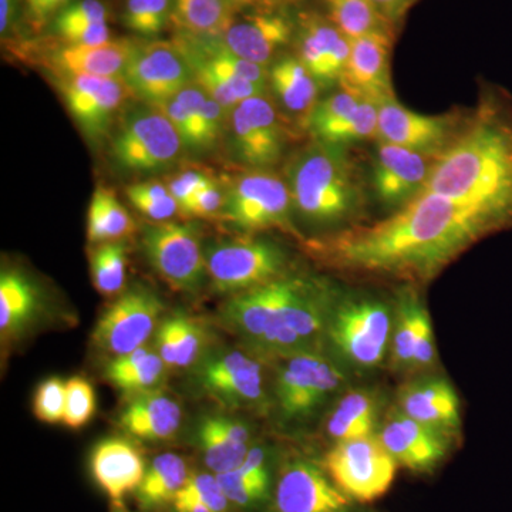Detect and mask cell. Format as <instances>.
I'll return each instance as SVG.
<instances>
[{"mask_svg":"<svg viewBox=\"0 0 512 512\" xmlns=\"http://www.w3.org/2000/svg\"><path fill=\"white\" fill-rule=\"evenodd\" d=\"M501 228L480 208L421 192L384 220L312 239L306 249L340 271L429 281L478 239Z\"/></svg>","mask_w":512,"mask_h":512,"instance_id":"1","label":"cell"},{"mask_svg":"<svg viewBox=\"0 0 512 512\" xmlns=\"http://www.w3.org/2000/svg\"><path fill=\"white\" fill-rule=\"evenodd\" d=\"M512 224V111L487 101L437 160L426 190Z\"/></svg>","mask_w":512,"mask_h":512,"instance_id":"2","label":"cell"},{"mask_svg":"<svg viewBox=\"0 0 512 512\" xmlns=\"http://www.w3.org/2000/svg\"><path fill=\"white\" fill-rule=\"evenodd\" d=\"M343 146L316 140L288 165L293 208L315 224L348 220L362 205V188Z\"/></svg>","mask_w":512,"mask_h":512,"instance_id":"3","label":"cell"},{"mask_svg":"<svg viewBox=\"0 0 512 512\" xmlns=\"http://www.w3.org/2000/svg\"><path fill=\"white\" fill-rule=\"evenodd\" d=\"M291 124L266 94L242 101L229 114L228 147L232 160L251 170L274 167L291 143Z\"/></svg>","mask_w":512,"mask_h":512,"instance_id":"4","label":"cell"},{"mask_svg":"<svg viewBox=\"0 0 512 512\" xmlns=\"http://www.w3.org/2000/svg\"><path fill=\"white\" fill-rule=\"evenodd\" d=\"M221 218L244 232L284 229L298 234L292 224V195L281 175L251 170L232 178L227 185Z\"/></svg>","mask_w":512,"mask_h":512,"instance_id":"5","label":"cell"},{"mask_svg":"<svg viewBox=\"0 0 512 512\" xmlns=\"http://www.w3.org/2000/svg\"><path fill=\"white\" fill-rule=\"evenodd\" d=\"M184 143L173 123L157 107L127 114L111 144L114 161L130 173L153 174L173 167Z\"/></svg>","mask_w":512,"mask_h":512,"instance_id":"6","label":"cell"},{"mask_svg":"<svg viewBox=\"0 0 512 512\" xmlns=\"http://www.w3.org/2000/svg\"><path fill=\"white\" fill-rule=\"evenodd\" d=\"M204 254L212 288L232 296L281 278L288 266L281 247L258 239L217 242Z\"/></svg>","mask_w":512,"mask_h":512,"instance_id":"7","label":"cell"},{"mask_svg":"<svg viewBox=\"0 0 512 512\" xmlns=\"http://www.w3.org/2000/svg\"><path fill=\"white\" fill-rule=\"evenodd\" d=\"M397 461L379 437L340 441L329 451L325 468L350 500L372 503L392 487Z\"/></svg>","mask_w":512,"mask_h":512,"instance_id":"8","label":"cell"},{"mask_svg":"<svg viewBox=\"0 0 512 512\" xmlns=\"http://www.w3.org/2000/svg\"><path fill=\"white\" fill-rule=\"evenodd\" d=\"M148 264L175 291L197 293L208 276L200 234L192 224L157 222L141 238Z\"/></svg>","mask_w":512,"mask_h":512,"instance_id":"9","label":"cell"},{"mask_svg":"<svg viewBox=\"0 0 512 512\" xmlns=\"http://www.w3.org/2000/svg\"><path fill=\"white\" fill-rule=\"evenodd\" d=\"M330 340L340 355L359 367L379 366L392 335V313L384 303L362 299L340 305L330 313Z\"/></svg>","mask_w":512,"mask_h":512,"instance_id":"10","label":"cell"},{"mask_svg":"<svg viewBox=\"0 0 512 512\" xmlns=\"http://www.w3.org/2000/svg\"><path fill=\"white\" fill-rule=\"evenodd\" d=\"M468 120L460 113L440 116L416 113L390 96L379 101L377 138L383 143L441 157L463 133Z\"/></svg>","mask_w":512,"mask_h":512,"instance_id":"11","label":"cell"},{"mask_svg":"<svg viewBox=\"0 0 512 512\" xmlns=\"http://www.w3.org/2000/svg\"><path fill=\"white\" fill-rule=\"evenodd\" d=\"M343 373L332 360L319 353H292L276 379V400L289 420L312 416L323 402L339 389Z\"/></svg>","mask_w":512,"mask_h":512,"instance_id":"12","label":"cell"},{"mask_svg":"<svg viewBox=\"0 0 512 512\" xmlns=\"http://www.w3.org/2000/svg\"><path fill=\"white\" fill-rule=\"evenodd\" d=\"M164 303L146 286H136L111 303L93 330L96 348L123 356L144 348L157 328Z\"/></svg>","mask_w":512,"mask_h":512,"instance_id":"13","label":"cell"},{"mask_svg":"<svg viewBox=\"0 0 512 512\" xmlns=\"http://www.w3.org/2000/svg\"><path fill=\"white\" fill-rule=\"evenodd\" d=\"M123 79L133 96L157 107L192 83L194 74L175 42H153L137 47Z\"/></svg>","mask_w":512,"mask_h":512,"instance_id":"14","label":"cell"},{"mask_svg":"<svg viewBox=\"0 0 512 512\" xmlns=\"http://www.w3.org/2000/svg\"><path fill=\"white\" fill-rule=\"evenodd\" d=\"M298 284V276H281L268 284L232 296L222 318L235 332L258 348L266 338L286 325V308Z\"/></svg>","mask_w":512,"mask_h":512,"instance_id":"15","label":"cell"},{"mask_svg":"<svg viewBox=\"0 0 512 512\" xmlns=\"http://www.w3.org/2000/svg\"><path fill=\"white\" fill-rule=\"evenodd\" d=\"M64 103L84 134L99 140L109 131L128 97L123 77L62 76Z\"/></svg>","mask_w":512,"mask_h":512,"instance_id":"16","label":"cell"},{"mask_svg":"<svg viewBox=\"0 0 512 512\" xmlns=\"http://www.w3.org/2000/svg\"><path fill=\"white\" fill-rule=\"evenodd\" d=\"M440 157L379 141L373 160V188L387 207L399 210L426 190Z\"/></svg>","mask_w":512,"mask_h":512,"instance_id":"17","label":"cell"},{"mask_svg":"<svg viewBox=\"0 0 512 512\" xmlns=\"http://www.w3.org/2000/svg\"><path fill=\"white\" fill-rule=\"evenodd\" d=\"M276 512H349L350 498L308 461L289 464L279 478Z\"/></svg>","mask_w":512,"mask_h":512,"instance_id":"18","label":"cell"},{"mask_svg":"<svg viewBox=\"0 0 512 512\" xmlns=\"http://www.w3.org/2000/svg\"><path fill=\"white\" fill-rule=\"evenodd\" d=\"M202 389L231 406H249L264 397V372L255 359L228 352L205 360L198 370Z\"/></svg>","mask_w":512,"mask_h":512,"instance_id":"19","label":"cell"},{"mask_svg":"<svg viewBox=\"0 0 512 512\" xmlns=\"http://www.w3.org/2000/svg\"><path fill=\"white\" fill-rule=\"evenodd\" d=\"M443 433L397 409L387 417L379 440L399 466L413 471H427L436 467L446 456L447 440Z\"/></svg>","mask_w":512,"mask_h":512,"instance_id":"20","label":"cell"},{"mask_svg":"<svg viewBox=\"0 0 512 512\" xmlns=\"http://www.w3.org/2000/svg\"><path fill=\"white\" fill-rule=\"evenodd\" d=\"M392 37L376 32L352 40V50L340 86L373 100L394 96L390 77Z\"/></svg>","mask_w":512,"mask_h":512,"instance_id":"21","label":"cell"},{"mask_svg":"<svg viewBox=\"0 0 512 512\" xmlns=\"http://www.w3.org/2000/svg\"><path fill=\"white\" fill-rule=\"evenodd\" d=\"M352 40L332 22L309 18L298 36V56L320 86L342 82L348 67Z\"/></svg>","mask_w":512,"mask_h":512,"instance_id":"22","label":"cell"},{"mask_svg":"<svg viewBox=\"0 0 512 512\" xmlns=\"http://www.w3.org/2000/svg\"><path fill=\"white\" fill-rule=\"evenodd\" d=\"M292 32V23L284 16L262 12L234 20L221 39L235 55L266 67L288 45Z\"/></svg>","mask_w":512,"mask_h":512,"instance_id":"23","label":"cell"},{"mask_svg":"<svg viewBox=\"0 0 512 512\" xmlns=\"http://www.w3.org/2000/svg\"><path fill=\"white\" fill-rule=\"evenodd\" d=\"M137 47L128 39L93 46L64 45L50 59L60 76L124 77Z\"/></svg>","mask_w":512,"mask_h":512,"instance_id":"24","label":"cell"},{"mask_svg":"<svg viewBox=\"0 0 512 512\" xmlns=\"http://www.w3.org/2000/svg\"><path fill=\"white\" fill-rule=\"evenodd\" d=\"M143 457L126 440H104L92 456V471L97 484L114 503L137 491L146 474Z\"/></svg>","mask_w":512,"mask_h":512,"instance_id":"25","label":"cell"},{"mask_svg":"<svg viewBox=\"0 0 512 512\" xmlns=\"http://www.w3.org/2000/svg\"><path fill=\"white\" fill-rule=\"evenodd\" d=\"M399 410L437 430L460 426V400L446 380H423L404 387L399 396Z\"/></svg>","mask_w":512,"mask_h":512,"instance_id":"26","label":"cell"},{"mask_svg":"<svg viewBox=\"0 0 512 512\" xmlns=\"http://www.w3.org/2000/svg\"><path fill=\"white\" fill-rule=\"evenodd\" d=\"M269 84L285 116L308 128L319 94V82L299 57H284L269 70Z\"/></svg>","mask_w":512,"mask_h":512,"instance_id":"27","label":"cell"},{"mask_svg":"<svg viewBox=\"0 0 512 512\" xmlns=\"http://www.w3.org/2000/svg\"><path fill=\"white\" fill-rule=\"evenodd\" d=\"M183 420L180 404L157 390L138 393L124 407L120 426L131 436L143 440H167L177 433Z\"/></svg>","mask_w":512,"mask_h":512,"instance_id":"28","label":"cell"},{"mask_svg":"<svg viewBox=\"0 0 512 512\" xmlns=\"http://www.w3.org/2000/svg\"><path fill=\"white\" fill-rule=\"evenodd\" d=\"M205 464L215 474L242 466L249 453V430L241 421L225 416H208L197 430Z\"/></svg>","mask_w":512,"mask_h":512,"instance_id":"29","label":"cell"},{"mask_svg":"<svg viewBox=\"0 0 512 512\" xmlns=\"http://www.w3.org/2000/svg\"><path fill=\"white\" fill-rule=\"evenodd\" d=\"M157 350L165 365L191 366L207 345V335L197 320L175 312L167 316L157 329Z\"/></svg>","mask_w":512,"mask_h":512,"instance_id":"30","label":"cell"},{"mask_svg":"<svg viewBox=\"0 0 512 512\" xmlns=\"http://www.w3.org/2000/svg\"><path fill=\"white\" fill-rule=\"evenodd\" d=\"M229 0H171V20L183 35L217 39L234 23Z\"/></svg>","mask_w":512,"mask_h":512,"instance_id":"31","label":"cell"},{"mask_svg":"<svg viewBox=\"0 0 512 512\" xmlns=\"http://www.w3.org/2000/svg\"><path fill=\"white\" fill-rule=\"evenodd\" d=\"M379 409L369 392H349L336 404L328 419V436L336 443L365 439L375 434Z\"/></svg>","mask_w":512,"mask_h":512,"instance_id":"32","label":"cell"},{"mask_svg":"<svg viewBox=\"0 0 512 512\" xmlns=\"http://www.w3.org/2000/svg\"><path fill=\"white\" fill-rule=\"evenodd\" d=\"M136 231L130 212L109 188L97 187L87 211V239L92 244L120 242Z\"/></svg>","mask_w":512,"mask_h":512,"instance_id":"33","label":"cell"},{"mask_svg":"<svg viewBox=\"0 0 512 512\" xmlns=\"http://www.w3.org/2000/svg\"><path fill=\"white\" fill-rule=\"evenodd\" d=\"M164 360L153 350L140 348L127 355L114 357L106 370V377L117 389L127 393L153 390L164 375Z\"/></svg>","mask_w":512,"mask_h":512,"instance_id":"34","label":"cell"},{"mask_svg":"<svg viewBox=\"0 0 512 512\" xmlns=\"http://www.w3.org/2000/svg\"><path fill=\"white\" fill-rule=\"evenodd\" d=\"M187 480L188 471L183 458L174 453L161 454L147 468L137 488L138 501L148 508L174 501Z\"/></svg>","mask_w":512,"mask_h":512,"instance_id":"35","label":"cell"},{"mask_svg":"<svg viewBox=\"0 0 512 512\" xmlns=\"http://www.w3.org/2000/svg\"><path fill=\"white\" fill-rule=\"evenodd\" d=\"M35 288L18 271H3L0 276V330L2 336L15 335L36 311Z\"/></svg>","mask_w":512,"mask_h":512,"instance_id":"36","label":"cell"},{"mask_svg":"<svg viewBox=\"0 0 512 512\" xmlns=\"http://www.w3.org/2000/svg\"><path fill=\"white\" fill-rule=\"evenodd\" d=\"M330 22L350 40L376 32H389L384 18L372 0H325Z\"/></svg>","mask_w":512,"mask_h":512,"instance_id":"37","label":"cell"},{"mask_svg":"<svg viewBox=\"0 0 512 512\" xmlns=\"http://www.w3.org/2000/svg\"><path fill=\"white\" fill-rule=\"evenodd\" d=\"M377 128H379V101L363 97L352 113L322 128L318 133L313 134V137L323 143L346 146V144L372 140L377 137Z\"/></svg>","mask_w":512,"mask_h":512,"instance_id":"38","label":"cell"},{"mask_svg":"<svg viewBox=\"0 0 512 512\" xmlns=\"http://www.w3.org/2000/svg\"><path fill=\"white\" fill-rule=\"evenodd\" d=\"M94 288L103 296L123 291L127 276V247L121 242L99 244L90 255Z\"/></svg>","mask_w":512,"mask_h":512,"instance_id":"39","label":"cell"},{"mask_svg":"<svg viewBox=\"0 0 512 512\" xmlns=\"http://www.w3.org/2000/svg\"><path fill=\"white\" fill-rule=\"evenodd\" d=\"M175 97L190 110L192 119L200 130L205 150H210L220 140L228 111L194 82L185 86Z\"/></svg>","mask_w":512,"mask_h":512,"instance_id":"40","label":"cell"},{"mask_svg":"<svg viewBox=\"0 0 512 512\" xmlns=\"http://www.w3.org/2000/svg\"><path fill=\"white\" fill-rule=\"evenodd\" d=\"M171 18V0H127L123 22L138 36L154 37Z\"/></svg>","mask_w":512,"mask_h":512,"instance_id":"41","label":"cell"},{"mask_svg":"<svg viewBox=\"0 0 512 512\" xmlns=\"http://www.w3.org/2000/svg\"><path fill=\"white\" fill-rule=\"evenodd\" d=\"M421 311L423 306L416 299H403L392 342L393 362L397 367H413Z\"/></svg>","mask_w":512,"mask_h":512,"instance_id":"42","label":"cell"},{"mask_svg":"<svg viewBox=\"0 0 512 512\" xmlns=\"http://www.w3.org/2000/svg\"><path fill=\"white\" fill-rule=\"evenodd\" d=\"M96 412V393L84 377H70L66 382V410L63 423L70 429H82Z\"/></svg>","mask_w":512,"mask_h":512,"instance_id":"43","label":"cell"},{"mask_svg":"<svg viewBox=\"0 0 512 512\" xmlns=\"http://www.w3.org/2000/svg\"><path fill=\"white\" fill-rule=\"evenodd\" d=\"M66 410V382L60 377H50L37 387L33 412L37 419L56 424L64 419Z\"/></svg>","mask_w":512,"mask_h":512,"instance_id":"44","label":"cell"},{"mask_svg":"<svg viewBox=\"0 0 512 512\" xmlns=\"http://www.w3.org/2000/svg\"><path fill=\"white\" fill-rule=\"evenodd\" d=\"M215 476L227 495L229 503L241 505V507H247L261 500L268 490V484L248 477L241 468L224 474H215Z\"/></svg>","mask_w":512,"mask_h":512,"instance_id":"45","label":"cell"},{"mask_svg":"<svg viewBox=\"0 0 512 512\" xmlns=\"http://www.w3.org/2000/svg\"><path fill=\"white\" fill-rule=\"evenodd\" d=\"M177 497L192 498L207 505L212 512H227L229 500L218 483L217 476L194 474L188 477Z\"/></svg>","mask_w":512,"mask_h":512,"instance_id":"46","label":"cell"},{"mask_svg":"<svg viewBox=\"0 0 512 512\" xmlns=\"http://www.w3.org/2000/svg\"><path fill=\"white\" fill-rule=\"evenodd\" d=\"M109 10L100 0H79L70 3L59 12L55 20L56 32L74 28V26L93 25V23H107Z\"/></svg>","mask_w":512,"mask_h":512,"instance_id":"47","label":"cell"},{"mask_svg":"<svg viewBox=\"0 0 512 512\" xmlns=\"http://www.w3.org/2000/svg\"><path fill=\"white\" fill-rule=\"evenodd\" d=\"M214 178L200 168H185L180 173L174 174L173 177L168 178L167 187L178 207H180L181 214H187L188 207H190L192 198L207 187Z\"/></svg>","mask_w":512,"mask_h":512,"instance_id":"48","label":"cell"},{"mask_svg":"<svg viewBox=\"0 0 512 512\" xmlns=\"http://www.w3.org/2000/svg\"><path fill=\"white\" fill-rule=\"evenodd\" d=\"M158 110L163 111L168 120L173 123L175 130L180 134L184 147L194 151H204V141H202L200 130L192 119L190 110L181 103L177 97L165 101L161 106H157Z\"/></svg>","mask_w":512,"mask_h":512,"instance_id":"49","label":"cell"},{"mask_svg":"<svg viewBox=\"0 0 512 512\" xmlns=\"http://www.w3.org/2000/svg\"><path fill=\"white\" fill-rule=\"evenodd\" d=\"M227 188L222 187L217 180H212L207 187L202 188L188 207L187 217L212 218L221 217L224 210Z\"/></svg>","mask_w":512,"mask_h":512,"instance_id":"50","label":"cell"},{"mask_svg":"<svg viewBox=\"0 0 512 512\" xmlns=\"http://www.w3.org/2000/svg\"><path fill=\"white\" fill-rule=\"evenodd\" d=\"M133 207L140 211L141 214L146 215L154 222H167L174 217L177 212H180L177 201L174 200L173 195L168 197L150 198L141 197V195H127Z\"/></svg>","mask_w":512,"mask_h":512,"instance_id":"51","label":"cell"},{"mask_svg":"<svg viewBox=\"0 0 512 512\" xmlns=\"http://www.w3.org/2000/svg\"><path fill=\"white\" fill-rule=\"evenodd\" d=\"M57 33L66 42V45L93 46L111 40V32L107 23L74 26V28L60 30Z\"/></svg>","mask_w":512,"mask_h":512,"instance_id":"52","label":"cell"},{"mask_svg":"<svg viewBox=\"0 0 512 512\" xmlns=\"http://www.w3.org/2000/svg\"><path fill=\"white\" fill-rule=\"evenodd\" d=\"M434 357H436V345H434L433 328H431L429 313L423 308L419 320V330H417L413 369L429 367L433 363Z\"/></svg>","mask_w":512,"mask_h":512,"instance_id":"53","label":"cell"},{"mask_svg":"<svg viewBox=\"0 0 512 512\" xmlns=\"http://www.w3.org/2000/svg\"><path fill=\"white\" fill-rule=\"evenodd\" d=\"M70 0H25L26 10H28L29 19L35 25L40 26L46 22L50 16L56 12H62L66 6L70 5Z\"/></svg>","mask_w":512,"mask_h":512,"instance_id":"54","label":"cell"},{"mask_svg":"<svg viewBox=\"0 0 512 512\" xmlns=\"http://www.w3.org/2000/svg\"><path fill=\"white\" fill-rule=\"evenodd\" d=\"M372 2L384 18L392 22V20L399 18L404 10L409 8L413 0H372Z\"/></svg>","mask_w":512,"mask_h":512,"instance_id":"55","label":"cell"},{"mask_svg":"<svg viewBox=\"0 0 512 512\" xmlns=\"http://www.w3.org/2000/svg\"><path fill=\"white\" fill-rule=\"evenodd\" d=\"M285 0H229L234 12H241L247 9H266L281 5Z\"/></svg>","mask_w":512,"mask_h":512,"instance_id":"56","label":"cell"},{"mask_svg":"<svg viewBox=\"0 0 512 512\" xmlns=\"http://www.w3.org/2000/svg\"><path fill=\"white\" fill-rule=\"evenodd\" d=\"M173 503L177 512H212L207 505L192 498L175 497Z\"/></svg>","mask_w":512,"mask_h":512,"instance_id":"57","label":"cell"},{"mask_svg":"<svg viewBox=\"0 0 512 512\" xmlns=\"http://www.w3.org/2000/svg\"><path fill=\"white\" fill-rule=\"evenodd\" d=\"M13 5L15 0H0V32L5 35L12 23Z\"/></svg>","mask_w":512,"mask_h":512,"instance_id":"58","label":"cell"},{"mask_svg":"<svg viewBox=\"0 0 512 512\" xmlns=\"http://www.w3.org/2000/svg\"><path fill=\"white\" fill-rule=\"evenodd\" d=\"M116 512H126V511H120V510H119V511H116Z\"/></svg>","mask_w":512,"mask_h":512,"instance_id":"59","label":"cell"}]
</instances>
